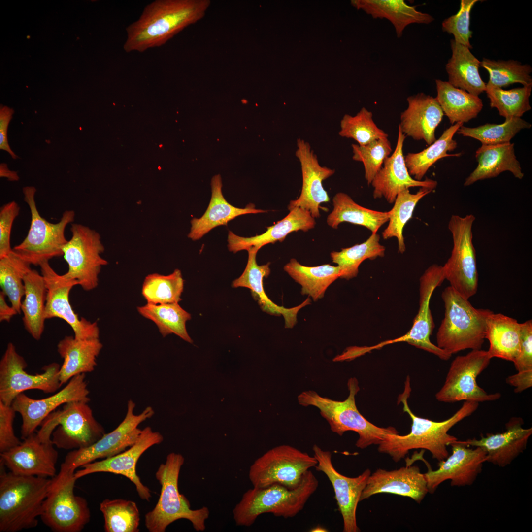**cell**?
<instances>
[{
  "instance_id": "cell-45",
  "label": "cell",
  "mask_w": 532,
  "mask_h": 532,
  "mask_svg": "<svg viewBox=\"0 0 532 532\" xmlns=\"http://www.w3.org/2000/svg\"><path fill=\"white\" fill-rule=\"evenodd\" d=\"M31 265L13 250L0 258V287L18 314L21 312L22 299L25 294L23 279L32 269Z\"/></svg>"
},
{
  "instance_id": "cell-24",
  "label": "cell",
  "mask_w": 532,
  "mask_h": 532,
  "mask_svg": "<svg viewBox=\"0 0 532 532\" xmlns=\"http://www.w3.org/2000/svg\"><path fill=\"white\" fill-rule=\"evenodd\" d=\"M295 155L301 166L302 184L299 197L291 200L288 209L299 207L308 211L314 218L320 217V204L330 201L324 180L335 173V170L321 166L310 144L301 138L297 140Z\"/></svg>"
},
{
  "instance_id": "cell-29",
  "label": "cell",
  "mask_w": 532,
  "mask_h": 532,
  "mask_svg": "<svg viewBox=\"0 0 532 532\" xmlns=\"http://www.w3.org/2000/svg\"><path fill=\"white\" fill-rule=\"evenodd\" d=\"M315 225V218L308 211L299 207H295L290 210L285 217L267 227V230L261 234L244 237L229 231L228 236V249L233 253L243 250L247 251L250 248L259 250L266 244H274L277 241L282 242L289 233L293 232L299 230L307 232L314 228Z\"/></svg>"
},
{
  "instance_id": "cell-51",
  "label": "cell",
  "mask_w": 532,
  "mask_h": 532,
  "mask_svg": "<svg viewBox=\"0 0 532 532\" xmlns=\"http://www.w3.org/2000/svg\"><path fill=\"white\" fill-rule=\"evenodd\" d=\"M339 135L352 138L359 145H366L374 140L388 138V134L378 128L373 119L372 113L363 107L355 116L345 114L340 123Z\"/></svg>"
},
{
  "instance_id": "cell-4",
  "label": "cell",
  "mask_w": 532,
  "mask_h": 532,
  "mask_svg": "<svg viewBox=\"0 0 532 532\" xmlns=\"http://www.w3.org/2000/svg\"><path fill=\"white\" fill-rule=\"evenodd\" d=\"M318 485V480L309 470L300 484L294 489L279 484L262 488L253 487L244 493L234 506L233 510L234 522L237 526L249 527L259 516L266 513L284 518L295 517L303 509Z\"/></svg>"
},
{
  "instance_id": "cell-6",
  "label": "cell",
  "mask_w": 532,
  "mask_h": 532,
  "mask_svg": "<svg viewBox=\"0 0 532 532\" xmlns=\"http://www.w3.org/2000/svg\"><path fill=\"white\" fill-rule=\"evenodd\" d=\"M349 395L343 401L323 397L312 390L302 392L298 397L299 404L315 406L330 425L331 431L342 436L347 431L357 432L359 438L355 445L361 449L378 445L387 434H398L393 427H378L365 418L358 410L355 397L360 391L358 380L350 378L347 382Z\"/></svg>"
},
{
  "instance_id": "cell-28",
  "label": "cell",
  "mask_w": 532,
  "mask_h": 532,
  "mask_svg": "<svg viewBox=\"0 0 532 532\" xmlns=\"http://www.w3.org/2000/svg\"><path fill=\"white\" fill-rule=\"evenodd\" d=\"M407 101L399 127L406 137L431 145L436 139L435 130L444 115L439 103L435 98L423 93L408 97Z\"/></svg>"
},
{
  "instance_id": "cell-9",
  "label": "cell",
  "mask_w": 532,
  "mask_h": 532,
  "mask_svg": "<svg viewBox=\"0 0 532 532\" xmlns=\"http://www.w3.org/2000/svg\"><path fill=\"white\" fill-rule=\"evenodd\" d=\"M33 186L23 188L24 200L28 205L31 222L27 235L13 251L31 265L39 266L42 262L63 255V247L68 240L65 235L67 225L74 219L73 210H66L60 221L52 223L42 217L36 206Z\"/></svg>"
},
{
  "instance_id": "cell-34",
  "label": "cell",
  "mask_w": 532,
  "mask_h": 532,
  "mask_svg": "<svg viewBox=\"0 0 532 532\" xmlns=\"http://www.w3.org/2000/svg\"><path fill=\"white\" fill-rule=\"evenodd\" d=\"M521 323L501 313L492 312L486 319L485 338L489 342L487 351L494 357L512 362L519 354L521 346Z\"/></svg>"
},
{
  "instance_id": "cell-41",
  "label": "cell",
  "mask_w": 532,
  "mask_h": 532,
  "mask_svg": "<svg viewBox=\"0 0 532 532\" xmlns=\"http://www.w3.org/2000/svg\"><path fill=\"white\" fill-rule=\"evenodd\" d=\"M458 122L446 129L440 137L423 150L417 153H408L404 156L405 163L411 176L421 181L429 168L438 160L448 157H460L461 153L449 154L457 147L453 139L458 130L463 125Z\"/></svg>"
},
{
  "instance_id": "cell-52",
  "label": "cell",
  "mask_w": 532,
  "mask_h": 532,
  "mask_svg": "<svg viewBox=\"0 0 532 532\" xmlns=\"http://www.w3.org/2000/svg\"><path fill=\"white\" fill-rule=\"evenodd\" d=\"M352 159L363 164L365 177L368 185L382 167L383 163L392 151L388 138L374 140L365 145L352 144Z\"/></svg>"
},
{
  "instance_id": "cell-50",
  "label": "cell",
  "mask_w": 532,
  "mask_h": 532,
  "mask_svg": "<svg viewBox=\"0 0 532 532\" xmlns=\"http://www.w3.org/2000/svg\"><path fill=\"white\" fill-rule=\"evenodd\" d=\"M480 66L489 73L487 85L501 88L516 83L523 86L532 84V68L529 65L512 60L496 61L484 58L480 61Z\"/></svg>"
},
{
  "instance_id": "cell-12",
  "label": "cell",
  "mask_w": 532,
  "mask_h": 532,
  "mask_svg": "<svg viewBox=\"0 0 532 532\" xmlns=\"http://www.w3.org/2000/svg\"><path fill=\"white\" fill-rule=\"evenodd\" d=\"M71 238L63 247V257L68 265L63 274L78 281L85 291L96 288L99 275L108 262L101 256L104 247L100 234L82 224L71 223Z\"/></svg>"
},
{
  "instance_id": "cell-2",
  "label": "cell",
  "mask_w": 532,
  "mask_h": 532,
  "mask_svg": "<svg viewBox=\"0 0 532 532\" xmlns=\"http://www.w3.org/2000/svg\"><path fill=\"white\" fill-rule=\"evenodd\" d=\"M411 392L410 379L407 376L403 392L399 395L398 403L403 404V410L412 420L410 432L404 435L387 434L378 444L379 452L390 455L395 462L404 458L412 449L429 451L433 459L441 462L449 455L447 447L458 440L448 432L454 426L471 415L478 407L479 403L465 401L451 417L442 421H434L416 416L409 408L408 399Z\"/></svg>"
},
{
  "instance_id": "cell-44",
  "label": "cell",
  "mask_w": 532,
  "mask_h": 532,
  "mask_svg": "<svg viewBox=\"0 0 532 532\" xmlns=\"http://www.w3.org/2000/svg\"><path fill=\"white\" fill-rule=\"evenodd\" d=\"M432 191L428 188H420L416 193L412 194L409 189H405L397 195L394 205L389 211L388 225L382 232V235L384 239L396 237L399 253L402 254L406 249L403 235L404 226L412 217L419 200Z\"/></svg>"
},
{
  "instance_id": "cell-54",
  "label": "cell",
  "mask_w": 532,
  "mask_h": 532,
  "mask_svg": "<svg viewBox=\"0 0 532 532\" xmlns=\"http://www.w3.org/2000/svg\"><path fill=\"white\" fill-rule=\"evenodd\" d=\"M16 412L11 405L0 400V453L21 442L15 435L13 429Z\"/></svg>"
},
{
  "instance_id": "cell-39",
  "label": "cell",
  "mask_w": 532,
  "mask_h": 532,
  "mask_svg": "<svg viewBox=\"0 0 532 532\" xmlns=\"http://www.w3.org/2000/svg\"><path fill=\"white\" fill-rule=\"evenodd\" d=\"M435 84V98L452 125L467 122L482 110L483 104L478 96L455 87L448 81L436 79Z\"/></svg>"
},
{
  "instance_id": "cell-27",
  "label": "cell",
  "mask_w": 532,
  "mask_h": 532,
  "mask_svg": "<svg viewBox=\"0 0 532 532\" xmlns=\"http://www.w3.org/2000/svg\"><path fill=\"white\" fill-rule=\"evenodd\" d=\"M381 493L408 497L420 503L429 492L424 474L419 467L406 464L405 467L391 471L379 468L371 474L360 501Z\"/></svg>"
},
{
  "instance_id": "cell-16",
  "label": "cell",
  "mask_w": 532,
  "mask_h": 532,
  "mask_svg": "<svg viewBox=\"0 0 532 532\" xmlns=\"http://www.w3.org/2000/svg\"><path fill=\"white\" fill-rule=\"evenodd\" d=\"M27 363L9 342L0 361V400L11 405L17 395L31 389L53 393L61 386L59 379L60 365L52 363L42 368V373L30 374L25 369Z\"/></svg>"
},
{
  "instance_id": "cell-30",
  "label": "cell",
  "mask_w": 532,
  "mask_h": 532,
  "mask_svg": "<svg viewBox=\"0 0 532 532\" xmlns=\"http://www.w3.org/2000/svg\"><path fill=\"white\" fill-rule=\"evenodd\" d=\"M258 251L255 248L247 250L248 258L246 267L241 275L233 282L232 287L250 289L264 311L272 315H282L285 320V328H291L297 322L298 311L310 304L311 300L308 298L300 305L289 308L278 306L273 302L265 293L263 287L264 278L267 277L270 273V263L261 266L257 264L256 255Z\"/></svg>"
},
{
  "instance_id": "cell-31",
  "label": "cell",
  "mask_w": 532,
  "mask_h": 532,
  "mask_svg": "<svg viewBox=\"0 0 532 532\" xmlns=\"http://www.w3.org/2000/svg\"><path fill=\"white\" fill-rule=\"evenodd\" d=\"M211 185V198L206 211L200 218H194L191 221V227L188 237L193 240L200 239L217 226L227 225L229 221L240 215L267 212L256 209L253 204L240 208L228 203L222 194V180L219 174L212 177Z\"/></svg>"
},
{
  "instance_id": "cell-59",
  "label": "cell",
  "mask_w": 532,
  "mask_h": 532,
  "mask_svg": "<svg viewBox=\"0 0 532 532\" xmlns=\"http://www.w3.org/2000/svg\"><path fill=\"white\" fill-rule=\"evenodd\" d=\"M4 293L0 292V321L10 322L12 317L18 314L17 311L12 306H10L7 303Z\"/></svg>"
},
{
  "instance_id": "cell-8",
  "label": "cell",
  "mask_w": 532,
  "mask_h": 532,
  "mask_svg": "<svg viewBox=\"0 0 532 532\" xmlns=\"http://www.w3.org/2000/svg\"><path fill=\"white\" fill-rule=\"evenodd\" d=\"M75 472L61 465L59 473L52 478L40 517L54 532H79L90 521L87 500L74 493Z\"/></svg>"
},
{
  "instance_id": "cell-32",
  "label": "cell",
  "mask_w": 532,
  "mask_h": 532,
  "mask_svg": "<svg viewBox=\"0 0 532 532\" xmlns=\"http://www.w3.org/2000/svg\"><path fill=\"white\" fill-rule=\"evenodd\" d=\"M478 163L476 168L466 179L464 186L475 182L498 176L508 171L519 179L524 177L520 162L515 154L514 144H482L475 152Z\"/></svg>"
},
{
  "instance_id": "cell-49",
  "label": "cell",
  "mask_w": 532,
  "mask_h": 532,
  "mask_svg": "<svg viewBox=\"0 0 532 532\" xmlns=\"http://www.w3.org/2000/svg\"><path fill=\"white\" fill-rule=\"evenodd\" d=\"M532 84L508 90L486 84L485 92L490 100V105L496 108L499 114L505 119L521 118L531 110L529 98Z\"/></svg>"
},
{
  "instance_id": "cell-13",
  "label": "cell",
  "mask_w": 532,
  "mask_h": 532,
  "mask_svg": "<svg viewBox=\"0 0 532 532\" xmlns=\"http://www.w3.org/2000/svg\"><path fill=\"white\" fill-rule=\"evenodd\" d=\"M37 432L19 445L0 453V464L18 475L54 477L58 454L54 447L52 434L55 427L44 419Z\"/></svg>"
},
{
  "instance_id": "cell-26",
  "label": "cell",
  "mask_w": 532,
  "mask_h": 532,
  "mask_svg": "<svg viewBox=\"0 0 532 532\" xmlns=\"http://www.w3.org/2000/svg\"><path fill=\"white\" fill-rule=\"evenodd\" d=\"M522 418L513 417L506 424V430L501 433H487L479 439L459 440L468 447H479L486 453V462L504 467L526 449L532 434V428H524Z\"/></svg>"
},
{
  "instance_id": "cell-3",
  "label": "cell",
  "mask_w": 532,
  "mask_h": 532,
  "mask_svg": "<svg viewBox=\"0 0 532 532\" xmlns=\"http://www.w3.org/2000/svg\"><path fill=\"white\" fill-rule=\"evenodd\" d=\"M52 479L10 471L0 475V532L36 527Z\"/></svg>"
},
{
  "instance_id": "cell-22",
  "label": "cell",
  "mask_w": 532,
  "mask_h": 532,
  "mask_svg": "<svg viewBox=\"0 0 532 532\" xmlns=\"http://www.w3.org/2000/svg\"><path fill=\"white\" fill-rule=\"evenodd\" d=\"M445 280L442 266L433 264L420 278L419 308L412 328L405 335L386 341V344L406 342L418 348L432 353L443 360H449L452 355L433 344L430 341L434 324L430 308L432 295L437 287Z\"/></svg>"
},
{
  "instance_id": "cell-40",
  "label": "cell",
  "mask_w": 532,
  "mask_h": 532,
  "mask_svg": "<svg viewBox=\"0 0 532 532\" xmlns=\"http://www.w3.org/2000/svg\"><path fill=\"white\" fill-rule=\"evenodd\" d=\"M284 270L301 286V294L311 297L314 301L322 298L328 287L341 275L337 266H307L293 258L285 265Z\"/></svg>"
},
{
  "instance_id": "cell-37",
  "label": "cell",
  "mask_w": 532,
  "mask_h": 532,
  "mask_svg": "<svg viewBox=\"0 0 532 532\" xmlns=\"http://www.w3.org/2000/svg\"><path fill=\"white\" fill-rule=\"evenodd\" d=\"M25 294L21 310L23 322L28 333L39 340L44 329L47 289L43 276L35 269H31L23 279Z\"/></svg>"
},
{
  "instance_id": "cell-1",
  "label": "cell",
  "mask_w": 532,
  "mask_h": 532,
  "mask_svg": "<svg viewBox=\"0 0 532 532\" xmlns=\"http://www.w3.org/2000/svg\"><path fill=\"white\" fill-rule=\"evenodd\" d=\"M209 0H156L126 29L123 49L143 52L166 44L184 29L202 19Z\"/></svg>"
},
{
  "instance_id": "cell-56",
  "label": "cell",
  "mask_w": 532,
  "mask_h": 532,
  "mask_svg": "<svg viewBox=\"0 0 532 532\" xmlns=\"http://www.w3.org/2000/svg\"><path fill=\"white\" fill-rule=\"evenodd\" d=\"M520 351L513 361L518 372L532 369V320L521 323Z\"/></svg>"
},
{
  "instance_id": "cell-48",
  "label": "cell",
  "mask_w": 532,
  "mask_h": 532,
  "mask_svg": "<svg viewBox=\"0 0 532 532\" xmlns=\"http://www.w3.org/2000/svg\"><path fill=\"white\" fill-rule=\"evenodd\" d=\"M532 125L519 117L505 119L501 124L487 123L471 128L462 125L457 133L480 141L482 144L492 145L510 142L521 130L530 129Z\"/></svg>"
},
{
  "instance_id": "cell-17",
  "label": "cell",
  "mask_w": 532,
  "mask_h": 532,
  "mask_svg": "<svg viewBox=\"0 0 532 532\" xmlns=\"http://www.w3.org/2000/svg\"><path fill=\"white\" fill-rule=\"evenodd\" d=\"M88 403L70 401L48 415L56 426L51 437L54 446L66 450L84 448L106 433Z\"/></svg>"
},
{
  "instance_id": "cell-33",
  "label": "cell",
  "mask_w": 532,
  "mask_h": 532,
  "mask_svg": "<svg viewBox=\"0 0 532 532\" xmlns=\"http://www.w3.org/2000/svg\"><path fill=\"white\" fill-rule=\"evenodd\" d=\"M102 347L99 338L79 340L66 335L60 340L57 348L63 359L59 371L61 386L76 375L94 371Z\"/></svg>"
},
{
  "instance_id": "cell-57",
  "label": "cell",
  "mask_w": 532,
  "mask_h": 532,
  "mask_svg": "<svg viewBox=\"0 0 532 532\" xmlns=\"http://www.w3.org/2000/svg\"><path fill=\"white\" fill-rule=\"evenodd\" d=\"M14 111L7 106H1L0 109V149L8 152L13 159L18 157L11 149L7 139V130Z\"/></svg>"
},
{
  "instance_id": "cell-47",
  "label": "cell",
  "mask_w": 532,
  "mask_h": 532,
  "mask_svg": "<svg viewBox=\"0 0 532 532\" xmlns=\"http://www.w3.org/2000/svg\"><path fill=\"white\" fill-rule=\"evenodd\" d=\"M100 509L106 532H138L140 513L136 503L123 499H104Z\"/></svg>"
},
{
  "instance_id": "cell-35",
  "label": "cell",
  "mask_w": 532,
  "mask_h": 532,
  "mask_svg": "<svg viewBox=\"0 0 532 532\" xmlns=\"http://www.w3.org/2000/svg\"><path fill=\"white\" fill-rule=\"evenodd\" d=\"M351 3L373 18L388 19L393 25L398 38L410 24H428L434 20L430 14L417 10L415 6L409 5L403 0H356Z\"/></svg>"
},
{
  "instance_id": "cell-42",
  "label": "cell",
  "mask_w": 532,
  "mask_h": 532,
  "mask_svg": "<svg viewBox=\"0 0 532 532\" xmlns=\"http://www.w3.org/2000/svg\"><path fill=\"white\" fill-rule=\"evenodd\" d=\"M138 313L153 321L163 337L174 333L184 340L193 343L186 328V322L191 319V314L184 310L178 303L162 304L147 303L138 307Z\"/></svg>"
},
{
  "instance_id": "cell-46",
  "label": "cell",
  "mask_w": 532,
  "mask_h": 532,
  "mask_svg": "<svg viewBox=\"0 0 532 532\" xmlns=\"http://www.w3.org/2000/svg\"><path fill=\"white\" fill-rule=\"evenodd\" d=\"M184 288V280L180 270L164 275L152 273L145 277L142 295L147 303L162 304L178 303Z\"/></svg>"
},
{
  "instance_id": "cell-23",
  "label": "cell",
  "mask_w": 532,
  "mask_h": 532,
  "mask_svg": "<svg viewBox=\"0 0 532 532\" xmlns=\"http://www.w3.org/2000/svg\"><path fill=\"white\" fill-rule=\"evenodd\" d=\"M452 454L439 462V468L432 470L429 464L428 471L424 473L428 492L432 494L438 486L449 480L451 486L463 487L471 485L481 472L483 465L486 462V453L482 448H470L459 442L458 439L450 445Z\"/></svg>"
},
{
  "instance_id": "cell-18",
  "label": "cell",
  "mask_w": 532,
  "mask_h": 532,
  "mask_svg": "<svg viewBox=\"0 0 532 532\" xmlns=\"http://www.w3.org/2000/svg\"><path fill=\"white\" fill-rule=\"evenodd\" d=\"M46 289L45 317L46 320L59 318L72 328L74 336L79 340L99 338L100 330L97 322L80 318L73 310L70 301L71 289L78 285L77 281L59 275L51 266L49 261L39 265Z\"/></svg>"
},
{
  "instance_id": "cell-55",
  "label": "cell",
  "mask_w": 532,
  "mask_h": 532,
  "mask_svg": "<svg viewBox=\"0 0 532 532\" xmlns=\"http://www.w3.org/2000/svg\"><path fill=\"white\" fill-rule=\"evenodd\" d=\"M20 207L15 201L3 205L0 211V258L12 251L10 235L13 223L19 215Z\"/></svg>"
},
{
  "instance_id": "cell-38",
  "label": "cell",
  "mask_w": 532,
  "mask_h": 532,
  "mask_svg": "<svg viewBox=\"0 0 532 532\" xmlns=\"http://www.w3.org/2000/svg\"><path fill=\"white\" fill-rule=\"evenodd\" d=\"M332 202L333 208L327 218V223L333 229H337L342 222H348L365 227L372 233H375L389 221V211H378L364 207L343 192L336 193Z\"/></svg>"
},
{
  "instance_id": "cell-43",
  "label": "cell",
  "mask_w": 532,
  "mask_h": 532,
  "mask_svg": "<svg viewBox=\"0 0 532 532\" xmlns=\"http://www.w3.org/2000/svg\"><path fill=\"white\" fill-rule=\"evenodd\" d=\"M380 235L372 233L365 242L340 251H332L331 258L341 271L340 278L349 280L357 276L360 264L365 260H373L384 256L385 247L380 243Z\"/></svg>"
},
{
  "instance_id": "cell-53",
  "label": "cell",
  "mask_w": 532,
  "mask_h": 532,
  "mask_svg": "<svg viewBox=\"0 0 532 532\" xmlns=\"http://www.w3.org/2000/svg\"><path fill=\"white\" fill-rule=\"evenodd\" d=\"M479 0H461L458 12L446 18L442 23L443 32L452 34L454 40L464 46L472 48L470 38L472 32L469 29L470 12Z\"/></svg>"
},
{
  "instance_id": "cell-14",
  "label": "cell",
  "mask_w": 532,
  "mask_h": 532,
  "mask_svg": "<svg viewBox=\"0 0 532 532\" xmlns=\"http://www.w3.org/2000/svg\"><path fill=\"white\" fill-rule=\"evenodd\" d=\"M491 359L487 351L481 349L471 350L465 355L456 357L451 364L444 384L435 394L436 399L445 403L463 400L479 403L499 399V393L489 394L476 381Z\"/></svg>"
},
{
  "instance_id": "cell-11",
  "label": "cell",
  "mask_w": 532,
  "mask_h": 532,
  "mask_svg": "<svg viewBox=\"0 0 532 532\" xmlns=\"http://www.w3.org/2000/svg\"><path fill=\"white\" fill-rule=\"evenodd\" d=\"M317 463L313 455L288 445H281L269 450L253 462L249 478L254 487L279 484L294 489Z\"/></svg>"
},
{
  "instance_id": "cell-10",
  "label": "cell",
  "mask_w": 532,
  "mask_h": 532,
  "mask_svg": "<svg viewBox=\"0 0 532 532\" xmlns=\"http://www.w3.org/2000/svg\"><path fill=\"white\" fill-rule=\"evenodd\" d=\"M475 220L472 214L451 216L448 228L453 246L450 257L442 266L445 279L449 281L450 286L467 299L476 293L478 285L476 252L472 241Z\"/></svg>"
},
{
  "instance_id": "cell-7",
  "label": "cell",
  "mask_w": 532,
  "mask_h": 532,
  "mask_svg": "<svg viewBox=\"0 0 532 532\" xmlns=\"http://www.w3.org/2000/svg\"><path fill=\"white\" fill-rule=\"evenodd\" d=\"M441 297L445 314L436 334L437 346L452 355L466 349H481L486 319L493 311L475 308L451 286L444 289Z\"/></svg>"
},
{
  "instance_id": "cell-20",
  "label": "cell",
  "mask_w": 532,
  "mask_h": 532,
  "mask_svg": "<svg viewBox=\"0 0 532 532\" xmlns=\"http://www.w3.org/2000/svg\"><path fill=\"white\" fill-rule=\"evenodd\" d=\"M313 456L318 463L315 468L324 473L331 483L339 510L342 516L344 532L360 531L356 520V510L362 493L366 486L371 471L365 470L356 477L345 476L338 472L333 466L332 453L323 450L316 444L312 448Z\"/></svg>"
},
{
  "instance_id": "cell-25",
  "label": "cell",
  "mask_w": 532,
  "mask_h": 532,
  "mask_svg": "<svg viewBox=\"0 0 532 532\" xmlns=\"http://www.w3.org/2000/svg\"><path fill=\"white\" fill-rule=\"evenodd\" d=\"M406 136L399 127L395 149L385 160L383 165L373 178L371 185L373 188L374 199L384 198L390 203H394L398 194L411 187H418L433 190L437 185L436 181L426 178L418 181L410 175L406 166L403 155V144Z\"/></svg>"
},
{
  "instance_id": "cell-5",
  "label": "cell",
  "mask_w": 532,
  "mask_h": 532,
  "mask_svg": "<svg viewBox=\"0 0 532 532\" xmlns=\"http://www.w3.org/2000/svg\"><path fill=\"white\" fill-rule=\"evenodd\" d=\"M184 461L181 454L170 453L155 473L161 488L155 506L145 515V525L150 532H165L170 524L181 519L189 520L197 531L205 530L210 514L208 507L191 509L189 500L179 492V475Z\"/></svg>"
},
{
  "instance_id": "cell-21",
  "label": "cell",
  "mask_w": 532,
  "mask_h": 532,
  "mask_svg": "<svg viewBox=\"0 0 532 532\" xmlns=\"http://www.w3.org/2000/svg\"><path fill=\"white\" fill-rule=\"evenodd\" d=\"M163 435L153 431L147 426L142 432L134 444L124 451L111 457L92 462L82 466L75 472L78 479L83 476L98 472H108L125 476L133 482L139 497L149 501L151 497L150 489L141 482L136 473V464L139 458L148 449L159 444L163 441Z\"/></svg>"
},
{
  "instance_id": "cell-58",
  "label": "cell",
  "mask_w": 532,
  "mask_h": 532,
  "mask_svg": "<svg viewBox=\"0 0 532 532\" xmlns=\"http://www.w3.org/2000/svg\"><path fill=\"white\" fill-rule=\"evenodd\" d=\"M507 384L515 387V393H521L532 386V369L518 372L506 379Z\"/></svg>"
},
{
  "instance_id": "cell-61",
  "label": "cell",
  "mask_w": 532,
  "mask_h": 532,
  "mask_svg": "<svg viewBox=\"0 0 532 532\" xmlns=\"http://www.w3.org/2000/svg\"><path fill=\"white\" fill-rule=\"evenodd\" d=\"M312 532H326V530L324 528H322L321 526L317 527L311 530Z\"/></svg>"
},
{
  "instance_id": "cell-19",
  "label": "cell",
  "mask_w": 532,
  "mask_h": 532,
  "mask_svg": "<svg viewBox=\"0 0 532 532\" xmlns=\"http://www.w3.org/2000/svg\"><path fill=\"white\" fill-rule=\"evenodd\" d=\"M85 377V373L73 376L61 390L44 399H32L24 393L17 395L11 406L22 417L21 438L34 433L45 418L61 405L73 401L89 402L90 392Z\"/></svg>"
},
{
  "instance_id": "cell-60",
  "label": "cell",
  "mask_w": 532,
  "mask_h": 532,
  "mask_svg": "<svg viewBox=\"0 0 532 532\" xmlns=\"http://www.w3.org/2000/svg\"><path fill=\"white\" fill-rule=\"evenodd\" d=\"M0 177H6L10 181H18L19 177L17 172L10 170L6 164L2 163L0 165Z\"/></svg>"
},
{
  "instance_id": "cell-36",
  "label": "cell",
  "mask_w": 532,
  "mask_h": 532,
  "mask_svg": "<svg viewBox=\"0 0 532 532\" xmlns=\"http://www.w3.org/2000/svg\"><path fill=\"white\" fill-rule=\"evenodd\" d=\"M452 56L446 65L448 82L455 87L479 96L485 91L486 84L479 72L480 61L468 47L450 40Z\"/></svg>"
},
{
  "instance_id": "cell-15",
  "label": "cell",
  "mask_w": 532,
  "mask_h": 532,
  "mask_svg": "<svg viewBox=\"0 0 532 532\" xmlns=\"http://www.w3.org/2000/svg\"><path fill=\"white\" fill-rule=\"evenodd\" d=\"M135 403L129 400L127 413L123 420L112 431L105 433L92 445L84 448L73 450L66 455L61 465L75 471L78 467L94 462L119 454L132 446L139 438L142 430L139 425L154 414L151 406H147L140 414H135Z\"/></svg>"
}]
</instances>
